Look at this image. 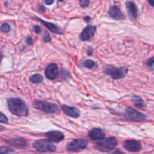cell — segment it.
Wrapping results in <instances>:
<instances>
[{
	"mask_svg": "<svg viewBox=\"0 0 154 154\" xmlns=\"http://www.w3.org/2000/svg\"><path fill=\"white\" fill-rule=\"evenodd\" d=\"M26 42H27V44H28V45H32V44H33L32 38L31 37H28V38H26Z\"/></svg>",
	"mask_w": 154,
	"mask_h": 154,
	"instance_id": "28",
	"label": "cell"
},
{
	"mask_svg": "<svg viewBox=\"0 0 154 154\" xmlns=\"http://www.w3.org/2000/svg\"><path fill=\"white\" fill-rule=\"evenodd\" d=\"M62 110L66 115L73 117V118H78L80 116L79 110L75 108V107H70L68 106V105H63L62 106Z\"/></svg>",
	"mask_w": 154,
	"mask_h": 154,
	"instance_id": "13",
	"label": "cell"
},
{
	"mask_svg": "<svg viewBox=\"0 0 154 154\" xmlns=\"http://www.w3.org/2000/svg\"><path fill=\"white\" fill-rule=\"evenodd\" d=\"M51 36L49 35V34L48 33H45V35H44L43 36V40L45 41V42H49L50 41H51Z\"/></svg>",
	"mask_w": 154,
	"mask_h": 154,
	"instance_id": "26",
	"label": "cell"
},
{
	"mask_svg": "<svg viewBox=\"0 0 154 154\" xmlns=\"http://www.w3.org/2000/svg\"><path fill=\"white\" fill-rule=\"evenodd\" d=\"M113 154H123L121 151H119V150H116Z\"/></svg>",
	"mask_w": 154,
	"mask_h": 154,
	"instance_id": "32",
	"label": "cell"
},
{
	"mask_svg": "<svg viewBox=\"0 0 154 154\" xmlns=\"http://www.w3.org/2000/svg\"><path fill=\"white\" fill-rule=\"evenodd\" d=\"M89 137L90 138V139H92L93 141H101V140L104 139L105 137V132H103V130L99 128H94V129H91V130L89 132Z\"/></svg>",
	"mask_w": 154,
	"mask_h": 154,
	"instance_id": "11",
	"label": "cell"
},
{
	"mask_svg": "<svg viewBox=\"0 0 154 154\" xmlns=\"http://www.w3.org/2000/svg\"><path fill=\"white\" fill-rule=\"evenodd\" d=\"M79 3L81 7L85 8L90 5V1L89 0H79Z\"/></svg>",
	"mask_w": 154,
	"mask_h": 154,
	"instance_id": "25",
	"label": "cell"
},
{
	"mask_svg": "<svg viewBox=\"0 0 154 154\" xmlns=\"http://www.w3.org/2000/svg\"><path fill=\"white\" fill-rule=\"evenodd\" d=\"M29 80L33 84H40L43 81V77L39 74H35V75H33L32 76L30 77Z\"/></svg>",
	"mask_w": 154,
	"mask_h": 154,
	"instance_id": "20",
	"label": "cell"
},
{
	"mask_svg": "<svg viewBox=\"0 0 154 154\" xmlns=\"http://www.w3.org/2000/svg\"><path fill=\"white\" fill-rule=\"evenodd\" d=\"M34 31L36 34H39L41 32V31H42V29H41V27L39 26L36 25L34 26Z\"/></svg>",
	"mask_w": 154,
	"mask_h": 154,
	"instance_id": "27",
	"label": "cell"
},
{
	"mask_svg": "<svg viewBox=\"0 0 154 154\" xmlns=\"http://www.w3.org/2000/svg\"><path fill=\"white\" fill-rule=\"evenodd\" d=\"M126 116L133 121H143L146 119V116L144 114H143L142 113H140L139 111L131 108V107H127L126 108Z\"/></svg>",
	"mask_w": 154,
	"mask_h": 154,
	"instance_id": "7",
	"label": "cell"
},
{
	"mask_svg": "<svg viewBox=\"0 0 154 154\" xmlns=\"http://www.w3.org/2000/svg\"><path fill=\"white\" fill-rule=\"evenodd\" d=\"M117 145V140L114 137L104 138L96 144V148L102 152H109L115 149Z\"/></svg>",
	"mask_w": 154,
	"mask_h": 154,
	"instance_id": "2",
	"label": "cell"
},
{
	"mask_svg": "<svg viewBox=\"0 0 154 154\" xmlns=\"http://www.w3.org/2000/svg\"><path fill=\"white\" fill-rule=\"evenodd\" d=\"M8 143L10 144L11 145L14 146L15 147H18V148H23L26 147L27 145L26 141L23 138H14V139H11L8 141Z\"/></svg>",
	"mask_w": 154,
	"mask_h": 154,
	"instance_id": "16",
	"label": "cell"
},
{
	"mask_svg": "<svg viewBox=\"0 0 154 154\" xmlns=\"http://www.w3.org/2000/svg\"><path fill=\"white\" fill-rule=\"evenodd\" d=\"M126 9H127V12L129 14V16L130 17L131 19L135 20L138 17V8L137 6L133 2L129 1L126 2Z\"/></svg>",
	"mask_w": 154,
	"mask_h": 154,
	"instance_id": "14",
	"label": "cell"
},
{
	"mask_svg": "<svg viewBox=\"0 0 154 154\" xmlns=\"http://www.w3.org/2000/svg\"><path fill=\"white\" fill-rule=\"evenodd\" d=\"M147 66L149 69L151 71H154V57L149 59L147 62Z\"/></svg>",
	"mask_w": 154,
	"mask_h": 154,
	"instance_id": "22",
	"label": "cell"
},
{
	"mask_svg": "<svg viewBox=\"0 0 154 154\" xmlns=\"http://www.w3.org/2000/svg\"><path fill=\"white\" fill-rule=\"evenodd\" d=\"M14 152L13 149L11 147H5V146H2L0 147V154H8Z\"/></svg>",
	"mask_w": 154,
	"mask_h": 154,
	"instance_id": "21",
	"label": "cell"
},
{
	"mask_svg": "<svg viewBox=\"0 0 154 154\" xmlns=\"http://www.w3.org/2000/svg\"><path fill=\"white\" fill-rule=\"evenodd\" d=\"M0 30H1V32H2L4 33L8 32L10 31V26L8 23H3L1 26V27H0Z\"/></svg>",
	"mask_w": 154,
	"mask_h": 154,
	"instance_id": "23",
	"label": "cell"
},
{
	"mask_svg": "<svg viewBox=\"0 0 154 154\" xmlns=\"http://www.w3.org/2000/svg\"><path fill=\"white\" fill-rule=\"evenodd\" d=\"M90 19V17H84V20L86 21H88Z\"/></svg>",
	"mask_w": 154,
	"mask_h": 154,
	"instance_id": "34",
	"label": "cell"
},
{
	"mask_svg": "<svg viewBox=\"0 0 154 154\" xmlns=\"http://www.w3.org/2000/svg\"><path fill=\"white\" fill-rule=\"evenodd\" d=\"M2 58H3V55L0 53V64H1V62L2 60Z\"/></svg>",
	"mask_w": 154,
	"mask_h": 154,
	"instance_id": "33",
	"label": "cell"
},
{
	"mask_svg": "<svg viewBox=\"0 0 154 154\" xmlns=\"http://www.w3.org/2000/svg\"><path fill=\"white\" fill-rule=\"evenodd\" d=\"M4 129H5V127H4V126H0V132H1V131H2V130H4Z\"/></svg>",
	"mask_w": 154,
	"mask_h": 154,
	"instance_id": "35",
	"label": "cell"
},
{
	"mask_svg": "<svg viewBox=\"0 0 154 154\" xmlns=\"http://www.w3.org/2000/svg\"><path fill=\"white\" fill-rule=\"evenodd\" d=\"M87 141L82 138L74 139L71 142H69L67 145V150L70 152H79L84 150L87 147Z\"/></svg>",
	"mask_w": 154,
	"mask_h": 154,
	"instance_id": "6",
	"label": "cell"
},
{
	"mask_svg": "<svg viewBox=\"0 0 154 154\" xmlns=\"http://www.w3.org/2000/svg\"><path fill=\"white\" fill-rule=\"evenodd\" d=\"M33 147L40 153H51L56 150V146L50 140H37L33 144Z\"/></svg>",
	"mask_w": 154,
	"mask_h": 154,
	"instance_id": "4",
	"label": "cell"
},
{
	"mask_svg": "<svg viewBox=\"0 0 154 154\" xmlns=\"http://www.w3.org/2000/svg\"><path fill=\"white\" fill-rule=\"evenodd\" d=\"M123 147L130 152H138L141 150V143L136 140H127L123 143Z\"/></svg>",
	"mask_w": 154,
	"mask_h": 154,
	"instance_id": "8",
	"label": "cell"
},
{
	"mask_svg": "<svg viewBox=\"0 0 154 154\" xmlns=\"http://www.w3.org/2000/svg\"><path fill=\"white\" fill-rule=\"evenodd\" d=\"M59 1H61L62 2V1H63V0H59Z\"/></svg>",
	"mask_w": 154,
	"mask_h": 154,
	"instance_id": "36",
	"label": "cell"
},
{
	"mask_svg": "<svg viewBox=\"0 0 154 154\" xmlns=\"http://www.w3.org/2000/svg\"><path fill=\"white\" fill-rule=\"evenodd\" d=\"M87 55H92V54H93V48H89L88 49H87Z\"/></svg>",
	"mask_w": 154,
	"mask_h": 154,
	"instance_id": "30",
	"label": "cell"
},
{
	"mask_svg": "<svg viewBox=\"0 0 154 154\" xmlns=\"http://www.w3.org/2000/svg\"><path fill=\"white\" fill-rule=\"evenodd\" d=\"M8 122L7 117H6L5 114H3L2 113L0 112V123H7Z\"/></svg>",
	"mask_w": 154,
	"mask_h": 154,
	"instance_id": "24",
	"label": "cell"
},
{
	"mask_svg": "<svg viewBox=\"0 0 154 154\" xmlns=\"http://www.w3.org/2000/svg\"><path fill=\"white\" fill-rule=\"evenodd\" d=\"M8 108L11 113L18 117H26L28 115L29 109L25 102L18 98H11L8 100Z\"/></svg>",
	"mask_w": 154,
	"mask_h": 154,
	"instance_id": "1",
	"label": "cell"
},
{
	"mask_svg": "<svg viewBox=\"0 0 154 154\" xmlns=\"http://www.w3.org/2000/svg\"><path fill=\"white\" fill-rule=\"evenodd\" d=\"M45 136L48 140L54 142H60L64 139V135L60 131H51L45 133Z\"/></svg>",
	"mask_w": 154,
	"mask_h": 154,
	"instance_id": "12",
	"label": "cell"
},
{
	"mask_svg": "<svg viewBox=\"0 0 154 154\" xmlns=\"http://www.w3.org/2000/svg\"><path fill=\"white\" fill-rule=\"evenodd\" d=\"M33 105L36 109L48 114H57L60 111V108L57 105L46 101L35 100Z\"/></svg>",
	"mask_w": 154,
	"mask_h": 154,
	"instance_id": "3",
	"label": "cell"
},
{
	"mask_svg": "<svg viewBox=\"0 0 154 154\" xmlns=\"http://www.w3.org/2000/svg\"><path fill=\"white\" fill-rule=\"evenodd\" d=\"M108 14L110 15V17H111L115 20L124 19V17H123V14H122L120 9L116 5L110 8L109 11H108Z\"/></svg>",
	"mask_w": 154,
	"mask_h": 154,
	"instance_id": "15",
	"label": "cell"
},
{
	"mask_svg": "<svg viewBox=\"0 0 154 154\" xmlns=\"http://www.w3.org/2000/svg\"><path fill=\"white\" fill-rule=\"evenodd\" d=\"M128 69L125 67H120L117 68L114 66H109L108 67L105 68V73L107 75H110L113 79L117 80L120 79V78H123L126 76L127 74Z\"/></svg>",
	"mask_w": 154,
	"mask_h": 154,
	"instance_id": "5",
	"label": "cell"
},
{
	"mask_svg": "<svg viewBox=\"0 0 154 154\" xmlns=\"http://www.w3.org/2000/svg\"><path fill=\"white\" fill-rule=\"evenodd\" d=\"M37 19L38 20H40L41 22L44 24V26H45V27H47V28H48L50 31L52 32L53 33H55V34H60V33H61L60 29H59L55 24L52 23L47 22V21H45L44 20L40 19V18L37 17Z\"/></svg>",
	"mask_w": 154,
	"mask_h": 154,
	"instance_id": "17",
	"label": "cell"
},
{
	"mask_svg": "<svg viewBox=\"0 0 154 154\" xmlns=\"http://www.w3.org/2000/svg\"><path fill=\"white\" fill-rule=\"evenodd\" d=\"M96 27L94 26H87L85 29H84L80 35V39L81 41H88L91 39L94 36L96 32Z\"/></svg>",
	"mask_w": 154,
	"mask_h": 154,
	"instance_id": "9",
	"label": "cell"
},
{
	"mask_svg": "<svg viewBox=\"0 0 154 154\" xmlns=\"http://www.w3.org/2000/svg\"><path fill=\"white\" fill-rule=\"evenodd\" d=\"M132 102H133V105H135V107L139 108H144L145 107V103H144V100L142 99H141L138 96H135L132 99Z\"/></svg>",
	"mask_w": 154,
	"mask_h": 154,
	"instance_id": "18",
	"label": "cell"
},
{
	"mask_svg": "<svg viewBox=\"0 0 154 154\" xmlns=\"http://www.w3.org/2000/svg\"><path fill=\"white\" fill-rule=\"evenodd\" d=\"M82 65L84 67L87 68L89 69H93L96 67V63L93 62L91 60H84V62L82 63Z\"/></svg>",
	"mask_w": 154,
	"mask_h": 154,
	"instance_id": "19",
	"label": "cell"
},
{
	"mask_svg": "<svg viewBox=\"0 0 154 154\" xmlns=\"http://www.w3.org/2000/svg\"><path fill=\"white\" fill-rule=\"evenodd\" d=\"M148 3L151 6H153L154 7V0H148Z\"/></svg>",
	"mask_w": 154,
	"mask_h": 154,
	"instance_id": "31",
	"label": "cell"
},
{
	"mask_svg": "<svg viewBox=\"0 0 154 154\" xmlns=\"http://www.w3.org/2000/svg\"><path fill=\"white\" fill-rule=\"evenodd\" d=\"M45 76L48 79L54 80L57 77L59 74L58 66L55 63H51L45 69Z\"/></svg>",
	"mask_w": 154,
	"mask_h": 154,
	"instance_id": "10",
	"label": "cell"
},
{
	"mask_svg": "<svg viewBox=\"0 0 154 154\" xmlns=\"http://www.w3.org/2000/svg\"><path fill=\"white\" fill-rule=\"evenodd\" d=\"M45 3L48 5H52L54 3V0H45Z\"/></svg>",
	"mask_w": 154,
	"mask_h": 154,
	"instance_id": "29",
	"label": "cell"
}]
</instances>
